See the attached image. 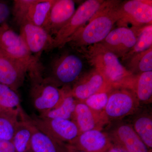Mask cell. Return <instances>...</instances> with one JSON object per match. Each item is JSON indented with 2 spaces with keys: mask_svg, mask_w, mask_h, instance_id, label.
Instances as JSON below:
<instances>
[{
  "mask_svg": "<svg viewBox=\"0 0 152 152\" xmlns=\"http://www.w3.org/2000/svg\"><path fill=\"white\" fill-rule=\"evenodd\" d=\"M121 1H104L99 11L81 28L73 35L67 43L80 49L103 40L121 19L119 7Z\"/></svg>",
  "mask_w": 152,
  "mask_h": 152,
  "instance_id": "obj_1",
  "label": "cell"
},
{
  "mask_svg": "<svg viewBox=\"0 0 152 152\" xmlns=\"http://www.w3.org/2000/svg\"><path fill=\"white\" fill-rule=\"evenodd\" d=\"M78 50L103 75L113 88H125L131 89L135 75L128 70L122 64L119 58L100 43Z\"/></svg>",
  "mask_w": 152,
  "mask_h": 152,
  "instance_id": "obj_2",
  "label": "cell"
},
{
  "mask_svg": "<svg viewBox=\"0 0 152 152\" xmlns=\"http://www.w3.org/2000/svg\"><path fill=\"white\" fill-rule=\"evenodd\" d=\"M0 51L26 64L28 69L29 76L43 74L39 59L31 53L20 34L7 23L0 25Z\"/></svg>",
  "mask_w": 152,
  "mask_h": 152,
  "instance_id": "obj_3",
  "label": "cell"
},
{
  "mask_svg": "<svg viewBox=\"0 0 152 152\" xmlns=\"http://www.w3.org/2000/svg\"><path fill=\"white\" fill-rule=\"evenodd\" d=\"M30 94L33 105L39 114L54 108L62 99L64 88H59L43 74L29 77Z\"/></svg>",
  "mask_w": 152,
  "mask_h": 152,
  "instance_id": "obj_4",
  "label": "cell"
},
{
  "mask_svg": "<svg viewBox=\"0 0 152 152\" xmlns=\"http://www.w3.org/2000/svg\"><path fill=\"white\" fill-rule=\"evenodd\" d=\"M140 102L132 90L125 88H112L104 112L109 122L120 121L134 114L140 108Z\"/></svg>",
  "mask_w": 152,
  "mask_h": 152,
  "instance_id": "obj_5",
  "label": "cell"
},
{
  "mask_svg": "<svg viewBox=\"0 0 152 152\" xmlns=\"http://www.w3.org/2000/svg\"><path fill=\"white\" fill-rule=\"evenodd\" d=\"M104 0H87L76 10L73 15L54 37L53 48H62L73 35L83 27L100 9Z\"/></svg>",
  "mask_w": 152,
  "mask_h": 152,
  "instance_id": "obj_6",
  "label": "cell"
},
{
  "mask_svg": "<svg viewBox=\"0 0 152 152\" xmlns=\"http://www.w3.org/2000/svg\"><path fill=\"white\" fill-rule=\"evenodd\" d=\"M83 63L77 55L64 53L52 63L50 75L47 77L58 87L70 86L81 76Z\"/></svg>",
  "mask_w": 152,
  "mask_h": 152,
  "instance_id": "obj_7",
  "label": "cell"
},
{
  "mask_svg": "<svg viewBox=\"0 0 152 152\" xmlns=\"http://www.w3.org/2000/svg\"><path fill=\"white\" fill-rule=\"evenodd\" d=\"M28 118L39 130L59 142L69 144L80 134L77 126L71 120L33 116Z\"/></svg>",
  "mask_w": 152,
  "mask_h": 152,
  "instance_id": "obj_8",
  "label": "cell"
},
{
  "mask_svg": "<svg viewBox=\"0 0 152 152\" xmlns=\"http://www.w3.org/2000/svg\"><path fill=\"white\" fill-rule=\"evenodd\" d=\"M114 146L127 152H151L146 146L131 124L120 121L109 123L105 131Z\"/></svg>",
  "mask_w": 152,
  "mask_h": 152,
  "instance_id": "obj_9",
  "label": "cell"
},
{
  "mask_svg": "<svg viewBox=\"0 0 152 152\" xmlns=\"http://www.w3.org/2000/svg\"><path fill=\"white\" fill-rule=\"evenodd\" d=\"M121 19L118 22L125 26L130 23L132 27L141 28L152 24V1L129 0L121 2L119 7Z\"/></svg>",
  "mask_w": 152,
  "mask_h": 152,
  "instance_id": "obj_10",
  "label": "cell"
},
{
  "mask_svg": "<svg viewBox=\"0 0 152 152\" xmlns=\"http://www.w3.org/2000/svg\"><path fill=\"white\" fill-rule=\"evenodd\" d=\"M112 88L103 75L94 68L81 75L71 87V92L77 101L83 102L93 95L109 92Z\"/></svg>",
  "mask_w": 152,
  "mask_h": 152,
  "instance_id": "obj_11",
  "label": "cell"
},
{
  "mask_svg": "<svg viewBox=\"0 0 152 152\" xmlns=\"http://www.w3.org/2000/svg\"><path fill=\"white\" fill-rule=\"evenodd\" d=\"M141 28L119 26L100 43L118 58H123L135 44Z\"/></svg>",
  "mask_w": 152,
  "mask_h": 152,
  "instance_id": "obj_12",
  "label": "cell"
},
{
  "mask_svg": "<svg viewBox=\"0 0 152 152\" xmlns=\"http://www.w3.org/2000/svg\"><path fill=\"white\" fill-rule=\"evenodd\" d=\"M20 34L31 53L39 59L44 52L53 49L54 37L43 28L28 22L20 25Z\"/></svg>",
  "mask_w": 152,
  "mask_h": 152,
  "instance_id": "obj_13",
  "label": "cell"
},
{
  "mask_svg": "<svg viewBox=\"0 0 152 152\" xmlns=\"http://www.w3.org/2000/svg\"><path fill=\"white\" fill-rule=\"evenodd\" d=\"M28 73V69L24 63L0 51V83L17 91Z\"/></svg>",
  "mask_w": 152,
  "mask_h": 152,
  "instance_id": "obj_14",
  "label": "cell"
},
{
  "mask_svg": "<svg viewBox=\"0 0 152 152\" xmlns=\"http://www.w3.org/2000/svg\"><path fill=\"white\" fill-rule=\"evenodd\" d=\"M72 120L77 126L80 133L92 130H103L104 127L110 123L104 112L96 111L79 101Z\"/></svg>",
  "mask_w": 152,
  "mask_h": 152,
  "instance_id": "obj_15",
  "label": "cell"
},
{
  "mask_svg": "<svg viewBox=\"0 0 152 152\" xmlns=\"http://www.w3.org/2000/svg\"><path fill=\"white\" fill-rule=\"evenodd\" d=\"M68 145L86 152H107L113 146L105 131L92 130L81 133Z\"/></svg>",
  "mask_w": 152,
  "mask_h": 152,
  "instance_id": "obj_16",
  "label": "cell"
},
{
  "mask_svg": "<svg viewBox=\"0 0 152 152\" xmlns=\"http://www.w3.org/2000/svg\"><path fill=\"white\" fill-rule=\"evenodd\" d=\"M76 10L75 2L73 0H56L44 28L51 35H56L73 15Z\"/></svg>",
  "mask_w": 152,
  "mask_h": 152,
  "instance_id": "obj_17",
  "label": "cell"
},
{
  "mask_svg": "<svg viewBox=\"0 0 152 152\" xmlns=\"http://www.w3.org/2000/svg\"><path fill=\"white\" fill-rule=\"evenodd\" d=\"M20 118L12 142L16 152H32L31 141L33 125L24 112L20 115Z\"/></svg>",
  "mask_w": 152,
  "mask_h": 152,
  "instance_id": "obj_18",
  "label": "cell"
},
{
  "mask_svg": "<svg viewBox=\"0 0 152 152\" xmlns=\"http://www.w3.org/2000/svg\"><path fill=\"white\" fill-rule=\"evenodd\" d=\"M64 96L60 103L50 110L39 114L43 118L72 120L77 101L71 92L70 86H64Z\"/></svg>",
  "mask_w": 152,
  "mask_h": 152,
  "instance_id": "obj_19",
  "label": "cell"
},
{
  "mask_svg": "<svg viewBox=\"0 0 152 152\" xmlns=\"http://www.w3.org/2000/svg\"><path fill=\"white\" fill-rule=\"evenodd\" d=\"M140 108L133 115L134 116L131 124L133 128L144 144L150 150L152 148V117L151 112L140 111Z\"/></svg>",
  "mask_w": 152,
  "mask_h": 152,
  "instance_id": "obj_20",
  "label": "cell"
},
{
  "mask_svg": "<svg viewBox=\"0 0 152 152\" xmlns=\"http://www.w3.org/2000/svg\"><path fill=\"white\" fill-rule=\"evenodd\" d=\"M32 125V152H64V145L65 143L56 141Z\"/></svg>",
  "mask_w": 152,
  "mask_h": 152,
  "instance_id": "obj_21",
  "label": "cell"
},
{
  "mask_svg": "<svg viewBox=\"0 0 152 152\" xmlns=\"http://www.w3.org/2000/svg\"><path fill=\"white\" fill-rule=\"evenodd\" d=\"M140 104L151 102L152 71L135 75L132 88Z\"/></svg>",
  "mask_w": 152,
  "mask_h": 152,
  "instance_id": "obj_22",
  "label": "cell"
},
{
  "mask_svg": "<svg viewBox=\"0 0 152 152\" xmlns=\"http://www.w3.org/2000/svg\"><path fill=\"white\" fill-rule=\"evenodd\" d=\"M55 1L37 0L30 8L26 22L37 26L45 28Z\"/></svg>",
  "mask_w": 152,
  "mask_h": 152,
  "instance_id": "obj_23",
  "label": "cell"
},
{
  "mask_svg": "<svg viewBox=\"0 0 152 152\" xmlns=\"http://www.w3.org/2000/svg\"><path fill=\"white\" fill-rule=\"evenodd\" d=\"M23 109L0 112V139L12 141Z\"/></svg>",
  "mask_w": 152,
  "mask_h": 152,
  "instance_id": "obj_24",
  "label": "cell"
},
{
  "mask_svg": "<svg viewBox=\"0 0 152 152\" xmlns=\"http://www.w3.org/2000/svg\"><path fill=\"white\" fill-rule=\"evenodd\" d=\"M128 60V70L133 75L152 71V47L134 55Z\"/></svg>",
  "mask_w": 152,
  "mask_h": 152,
  "instance_id": "obj_25",
  "label": "cell"
},
{
  "mask_svg": "<svg viewBox=\"0 0 152 152\" xmlns=\"http://www.w3.org/2000/svg\"><path fill=\"white\" fill-rule=\"evenodd\" d=\"M20 102L18 91L0 83V112L20 110Z\"/></svg>",
  "mask_w": 152,
  "mask_h": 152,
  "instance_id": "obj_26",
  "label": "cell"
},
{
  "mask_svg": "<svg viewBox=\"0 0 152 152\" xmlns=\"http://www.w3.org/2000/svg\"><path fill=\"white\" fill-rule=\"evenodd\" d=\"M152 47V25L140 28L137 42L132 48L122 59L128 60L134 55L145 51Z\"/></svg>",
  "mask_w": 152,
  "mask_h": 152,
  "instance_id": "obj_27",
  "label": "cell"
},
{
  "mask_svg": "<svg viewBox=\"0 0 152 152\" xmlns=\"http://www.w3.org/2000/svg\"><path fill=\"white\" fill-rule=\"evenodd\" d=\"M37 0H15L12 13L15 21L19 25L26 22L27 16L31 6Z\"/></svg>",
  "mask_w": 152,
  "mask_h": 152,
  "instance_id": "obj_28",
  "label": "cell"
},
{
  "mask_svg": "<svg viewBox=\"0 0 152 152\" xmlns=\"http://www.w3.org/2000/svg\"><path fill=\"white\" fill-rule=\"evenodd\" d=\"M109 92L95 94L81 102L84 103L94 110L99 112H104L107 103Z\"/></svg>",
  "mask_w": 152,
  "mask_h": 152,
  "instance_id": "obj_29",
  "label": "cell"
},
{
  "mask_svg": "<svg viewBox=\"0 0 152 152\" xmlns=\"http://www.w3.org/2000/svg\"><path fill=\"white\" fill-rule=\"evenodd\" d=\"M11 13L12 9L8 3L0 0V25L7 23Z\"/></svg>",
  "mask_w": 152,
  "mask_h": 152,
  "instance_id": "obj_30",
  "label": "cell"
},
{
  "mask_svg": "<svg viewBox=\"0 0 152 152\" xmlns=\"http://www.w3.org/2000/svg\"><path fill=\"white\" fill-rule=\"evenodd\" d=\"M0 152H16L12 142L0 139Z\"/></svg>",
  "mask_w": 152,
  "mask_h": 152,
  "instance_id": "obj_31",
  "label": "cell"
},
{
  "mask_svg": "<svg viewBox=\"0 0 152 152\" xmlns=\"http://www.w3.org/2000/svg\"><path fill=\"white\" fill-rule=\"evenodd\" d=\"M64 152H86L74 148L67 144L64 145Z\"/></svg>",
  "mask_w": 152,
  "mask_h": 152,
  "instance_id": "obj_32",
  "label": "cell"
},
{
  "mask_svg": "<svg viewBox=\"0 0 152 152\" xmlns=\"http://www.w3.org/2000/svg\"><path fill=\"white\" fill-rule=\"evenodd\" d=\"M107 152H127L125 151V150L121 148H118L115 146H113L111 148L108 150Z\"/></svg>",
  "mask_w": 152,
  "mask_h": 152,
  "instance_id": "obj_33",
  "label": "cell"
}]
</instances>
